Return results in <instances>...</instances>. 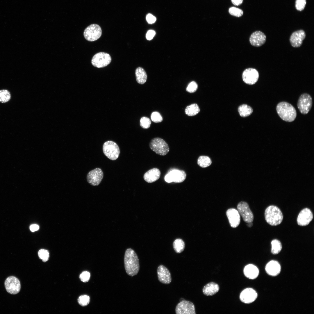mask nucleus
<instances>
[{"label":"nucleus","mask_w":314,"mask_h":314,"mask_svg":"<svg viewBox=\"0 0 314 314\" xmlns=\"http://www.w3.org/2000/svg\"><path fill=\"white\" fill-rule=\"evenodd\" d=\"M306 36V33L303 30H299L293 32L290 38L291 45L294 47H299L301 45Z\"/></svg>","instance_id":"obj_17"},{"label":"nucleus","mask_w":314,"mask_h":314,"mask_svg":"<svg viewBox=\"0 0 314 314\" xmlns=\"http://www.w3.org/2000/svg\"><path fill=\"white\" fill-rule=\"evenodd\" d=\"M266 39V35L263 32L260 31H256L251 35L249 40L252 45L259 47L265 43Z\"/></svg>","instance_id":"obj_19"},{"label":"nucleus","mask_w":314,"mask_h":314,"mask_svg":"<svg viewBox=\"0 0 314 314\" xmlns=\"http://www.w3.org/2000/svg\"><path fill=\"white\" fill-rule=\"evenodd\" d=\"M90 276V274L89 272L87 271H84L79 276V278L82 281L86 282L89 281Z\"/></svg>","instance_id":"obj_39"},{"label":"nucleus","mask_w":314,"mask_h":314,"mask_svg":"<svg viewBox=\"0 0 314 314\" xmlns=\"http://www.w3.org/2000/svg\"><path fill=\"white\" fill-rule=\"evenodd\" d=\"M237 209L244 222L247 223L253 222L254 215L247 202L242 201L239 202L237 206Z\"/></svg>","instance_id":"obj_11"},{"label":"nucleus","mask_w":314,"mask_h":314,"mask_svg":"<svg viewBox=\"0 0 314 314\" xmlns=\"http://www.w3.org/2000/svg\"><path fill=\"white\" fill-rule=\"evenodd\" d=\"M197 88L198 85L197 83L194 81H192L188 84L186 90L188 92L192 93L195 92Z\"/></svg>","instance_id":"obj_38"},{"label":"nucleus","mask_w":314,"mask_h":314,"mask_svg":"<svg viewBox=\"0 0 314 314\" xmlns=\"http://www.w3.org/2000/svg\"><path fill=\"white\" fill-rule=\"evenodd\" d=\"M312 104V100L311 96L308 94L304 93L299 97L297 106L301 113L306 114L311 110Z\"/></svg>","instance_id":"obj_9"},{"label":"nucleus","mask_w":314,"mask_h":314,"mask_svg":"<svg viewBox=\"0 0 314 314\" xmlns=\"http://www.w3.org/2000/svg\"><path fill=\"white\" fill-rule=\"evenodd\" d=\"M313 217L311 210L308 208L303 209L299 213L297 219V224L300 226H306L308 225L312 220Z\"/></svg>","instance_id":"obj_15"},{"label":"nucleus","mask_w":314,"mask_h":314,"mask_svg":"<svg viewBox=\"0 0 314 314\" xmlns=\"http://www.w3.org/2000/svg\"><path fill=\"white\" fill-rule=\"evenodd\" d=\"M219 290L218 285L213 282H211L206 284L203 289V292L207 296H212L218 292Z\"/></svg>","instance_id":"obj_24"},{"label":"nucleus","mask_w":314,"mask_h":314,"mask_svg":"<svg viewBox=\"0 0 314 314\" xmlns=\"http://www.w3.org/2000/svg\"><path fill=\"white\" fill-rule=\"evenodd\" d=\"M90 301V297L87 295H81L78 299V303L82 306H87L89 304Z\"/></svg>","instance_id":"obj_33"},{"label":"nucleus","mask_w":314,"mask_h":314,"mask_svg":"<svg viewBox=\"0 0 314 314\" xmlns=\"http://www.w3.org/2000/svg\"><path fill=\"white\" fill-rule=\"evenodd\" d=\"M306 0H296L295 7L296 9L301 11L304 8L306 4Z\"/></svg>","instance_id":"obj_37"},{"label":"nucleus","mask_w":314,"mask_h":314,"mask_svg":"<svg viewBox=\"0 0 314 314\" xmlns=\"http://www.w3.org/2000/svg\"><path fill=\"white\" fill-rule=\"evenodd\" d=\"M158 277L159 281L164 284H168L171 282V274L167 268L163 265H160L157 270Z\"/></svg>","instance_id":"obj_18"},{"label":"nucleus","mask_w":314,"mask_h":314,"mask_svg":"<svg viewBox=\"0 0 314 314\" xmlns=\"http://www.w3.org/2000/svg\"><path fill=\"white\" fill-rule=\"evenodd\" d=\"M39 228L38 225L36 224H33L31 225L30 227V230L33 232L38 230Z\"/></svg>","instance_id":"obj_42"},{"label":"nucleus","mask_w":314,"mask_h":314,"mask_svg":"<svg viewBox=\"0 0 314 314\" xmlns=\"http://www.w3.org/2000/svg\"><path fill=\"white\" fill-rule=\"evenodd\" d=\"M238 110L240 115L242 117L249 116L253 112V109L251 107L245 104L240 106Z\"/></svg>","instance_id":"obj_26"},{"label":"nucleus","mask_w":314,"mask_h":314,"mask_svg":"<svg viewBox=\"0 0 314 314\" xmlns=\"http://www.w3.org/2000/svg\"><path fill=\"white\" fill-rule=\"evenodd\" d=\"M102 30L98 24H93L88 26L85 29L83 35L88 41L92 42L97 40L101 36Z\"/></svg>","instance_id":"obj_6"},{"label":"nucleus","mask_w":314,"mask_h":314,"mask_svg":"<svg viewBox=\"0 0 314 314\" xmlns=\"http://www.w3.org/2000/svg\"><path fill=\"white\" fill-rule=\"evenodd\" d=\"M4 285L6 290L10 294H16L20 291V282L18 278L14 276L8 277L5 281Z\"/></svg>","instance_id":"obj_10"},{"label":"nucleus","mask_w":314,"mask_h":314,"mask_svg":"<svg viewBox=\"0 0 314 314\" xmlns=\"http://www.w3.org/2000/svg\"><path fill=\"white\" fill-rule=\"evenodd\" d=\"M265 270L269 275L273 276H276L279 274L281 271V266L277 261L272 260L266 264Z\"/></svg>","instance_id":"obj_21"},{"label":"nucleus","mask_w":314,"mask_h":314,"mask_svg":"<svg viewBox=\"0 0 314 314\" xmlns=\"http://www.w3.org/2000/svg\"><path fill=\"white\" fill-rule=\"evenodd\" d=\"M232 3L234 5L238 6L243 2V0H231Z\"/></svg>","instance_id":"obj_43"},{"label":"nucleus","mask_w":314,"mask_h":314,"mask_svg":"<svg viewBox=\"0 0 314 314\" xmlns=\"http://www.w3.org/2000/svg\"><path fill=\"white\" fill-rule=\"evenodd\" d=\"M173 246L175 251L177 253H180L184 250L185 243L181 239L177 238L174 241Z\"/></svg>","instance_id":"obj_28"},{"label":"nucleus","mask_w":314,"mask_h":314,"mask_svg":"<svg viewBox=\"0 0 314 314\" xmlns=\"http://www.w3.org/2000/svg\"><path fill=\"white\" fill-rule=\"evenodd\" d=\"M226 213L231 226L233 228L238 226L240 222V216L238 210L231 208L227 210Z\"/></svg>","instance_id":"obj_20"},{"label":"nucleus","mask_w":314,"mask_h":314,"mask_svg":"<svg viewBox=\"0 0 314 314\" xmlns=\"http://www.w3.org/2000/svg\"><path fill=\"white\" fill-rule=\"evenodd\" d=\"M156 32L154 30H149L146 34V38L148 40H151L153 38Z\"/></svg>","instance_id":"obj_41"},{"label":"nucleus","mask_w":314,"mask_h":314,"mask_svg":"<svg viewBox=\"0 0 314 314\" xmlns=\"http://www.w3.org/2000/svg\"><path fill=\"white\" fill-rule=\"evenodd\" d=\"M265 217L268 224L271 226H276L279 225L282 222L283 215L278 207L274 205H270L265 209Z\"/></svg>","instance_id":"obj_3"},{"label":"nucleus","mask_w":314,"mask_h":314,"mask_svg":"<svg viewBox=\"0 0 314 314\" xmlns=\"http://www.w3.org/2000/svg\"><path fill=\"white\" fill-rule=\"evenodd\" d=\"M112 59L108 53L100 52L97 53L93 57L91 63L92 65L97 68H102L107 66L111 61Z\"/></svg>","instance_id":"obj_7"},{"label":"nucleus","mask_w":314,"mask_h":314,"mask_svg":"<svg viewBox=\"0 0 314 314\" xmlns=\"http://www.w3.org/2000/svg\"><path fill=\"white\" fill-rule=\"evenodd\" d=\"M257 296V293L255 290L251 288H248L241 292L240 298L242 302L249 304L254 301Z\"/></svg>","instance_id":"obj_16"},{"label":"nucleus","mask_w":314,"mask_h":314,"mask_svg":"<svg viewBox=\"0 0 314 314\" xmlns=\"http://www.w3.org/2000/svg\"><path fill=\"white\" fill-rule=\"evenodd\" d=\"M276 110L279 117L284 121L292 122L296 118L297 112L295 108L287 102L283 101L278 103Z\"/></svg>","instance_id":"obj_2"},{"label":"nucleus","mask_w":314,"mask_h":314,"mask_svg":"<svg viewBox=\"0 0 314 314\" xmlns=\"http://www.w3.org/2000/svg\"><path fill=\"white\" fill-rule=\"evenodd\" d=\"M186 176V174L184 171L174 169L170 170L165 176L164 179L165 181L168 183H181L185 180Z\"/></svg>","instance_id":"obj_8"},{"label":"nucleus","mask_w":314,"mask_h":314,"mask_svg":"<svg viewBox=\"0 0 314 314\" xmlns=\"http://www.w3.org/2000/svg\"><path fill=\"white\" fill-rule=\"evenodd\" d=\"M197 164L202 168L206 167L209 166L212 163L210 158L208 156H201L198 158Z\"/></svg>","instance_id":"obj_29"},{"label":"nucleus","mask_w":314,"mask_h":314,"mask_svg":"<svg viewBox=\"0 0 314 314\" xmlns=\"http://www.w3.org/2000/svg\"><path fill=\"white\" fill-rule=\"evenodd\" d=\"M11 98L10 92L6 90H0V102L5 103L8 101Z\"/></svg>","instance_id":"obj_31"},{"label":"nucleus","mask_w":314,"mask_h":314,"mask_svg":"<svg viewBox=\"0 0 314 314\" xmlns=\"http://www.w3.org/2000/svg\"><path fill=\"white\" fill-rule=\"evenodd\" d=\"M244 273L247 278L251 279L256 278L258 275L259 271L255 265L249 264L246 265L243 270Z\"/></svg>","instance_id":"obj_23"},{"label":"nucleus","mask_w":314,"mask_h":314,"mask_svg":"<svg viewBox=\"0 0 314 314\" xmlns=\"http://www.w3.org/2000/svg\"><path fill=\"white\" fill-rule=\"evenodd\" d=\"M136 80L139 84H142L145 83L147 79V75L144 69L142 67L137 68L135 71Z\"/></svg>","instance_id":"obj_25"},{"label":"nucleus","mask_w":314,"mask_h":314,"mask_svg":"<svg viewBox=\"0 0 314 314\" xmlns=\"http://www.w3.org/2000/svg\"><path fill=\"white\" fill-rule=\"evenodd\" d=\"M150 149L156 154L165 156L169 152V147L166 142L159 138H154L151 140L149 143Z\"/></svg>","instance_id":"obj_4"},{"label":"nucleus","mask_w":314,"mask_h":314,"mask_svg":"<svg viewBox=\"0 0 314 314\" xmlns=\"http://www.w3.org/2000/svg\"><path fill=\"white\" fill-rule=\"evenodd\" d=\"M200 109L196 104H193L187 106L185 110L186 115L189 116H194L198 114Z\"/></svg>","instance_id":"obj_27"},{"label":"nucleus","mask_w":314,"mask_h":314,"mask_svg":"<svg viewBox=\"0 0 314 314\" xmlns=\"http://www.w3.org/2000/svg\"><path fill=\"white\" fill-rule=\"evenodd\" d=\"M146 19L149 23L152 24L155 22L156 18L151 14H148L146 16Z\"/></svg>","instance_id":"obj_40"},{"label":"nucleus","mask_w":314,"mask_h":314,"mask_svg":"<svg viewBox=\"0 0 314 314\" xmlns=\"http://www.w3.org/2000/svg\"><path fill=\"white\" fill-rule=\"evenodd\" d=\"M103 176L104 174L101 169L97 168L88 173L87 176V180L91 185L97 186L101 182Z\"/></svg>","instance_id":"obj_13"},{"label":"nucleus","mask_w":314,"mask_h":314,"mask_svg":"<svg viewBox=\"0 0 314 314\" xmlns=\"http://www.w3.org/2000/svg\"><path fill=\"white\" fill-rule=\"evenodd\" d=\"M151 120L155 123L160 122L163 121V118L160 114L158 112L155 111L152 112L151 115Z\"/></svg>","instance_id":"obj_36"},{"label":"nucleus","mask_w":314,"mask_h":314,"mask_svg":"<svg viewBox=\"0 0 314 314\" xmlns=\"http://www.w3.org/2000/svg\"><path fill=\"white\" fill-rule=\"evenodd\" d=\"M104 154L112 160L117 159L120 154V149L117 144L115 142L108 141L105 142L103 147Z\"/></svg>","instance_id":"obj_5"},{"label":"nucleus","mask_w":314,"mask_h":314,"mask_svg":"<svg viewBox=\"0 0 314 314\" xmlns=\"http://www.w3.org/2000/svg\"><path fill=\"white\" fill-rule=\"evenodd\" d=\"M140 125L143 129L149 128L151 123L150 119L145 117H142L140 119Z\"/></svg>","instance_id":"obj_35"},{"label":"nucleus","mask_w":314,"mask_h":314,"mask_svg":"<svg viewBox=\"0 0 314 314\" xmlns=\"http://www.w3.org/2000/svg\"><path fill=\"white\" fill-rule=\"evenodd\" d=\"M229 12L231 15L239 17L242 15L243 12L242 10L235 7H231L229 9Z\"/></svg>","instance_id":"obj_32"},{"label":"nucleus","mask_w":314,"mask_h":314,"mask_svg":"<svg viewBox=\"0 0 314 314\" xmlns=\"http://www.w3.org/2000/svg\"><path fill=\"white\" fill-rule=\"evenodd\" d=\"M176 314H195V306L193 303L184 299L182 300L176 305L175 308Z\"/></svg>","instance_id":"obj_12"},{"label":"nucleus","mask_w":314,"mask_h":314,"mask_svg":"<svg viewBox=\"0 0 314 314\" xmlns=\"http://www.w3.org/2000/svg\"><path fill=\"white\" fill-rule=\"evenodd\" d=\"M259 73L255 69L248 68L245 69L242 74V78L246 83L252 85L258 81Z\"/></svg>","instance_id":"obj_14"},{"label":"nucleus","mask_w":314,"mask_h":314,"mask_svg":"<svg viewBox=\"0 0 314 314\" xmlns=\"http://www.w3.org/2000/svg\"><path fill=\"white\" fill-rule=\"evenodd\" d=\"M160 172L157 168H153L146 172L144 174V180L148 183H152L158 180L160 176Z\"/></svg>","instance_id":"obj_22"},{"label":"nucleus","mask_w":314,"mask_h":314,"mask_svg":"<svg viewBox=\"0 0 314 314\" xmlns=\"http://www.w3.org/2000/svg\"><path fill=\"white\" fill-rule=\"evenodd\" d=\"M271 252L273 254H277L281 251L282 247L281 242L277 239H274L271 242Z\"/></svg>","instance_id":"obj_30"},{"label":"nucleus","mask_w":314,"mask_h":314,"mask_svg":"<svg viewBox=\"0 0 314 314\" xmlns=\"http://www.w3.org/2000/svg\"><path fill=\"white\" fill-rule=\"evenodd\" d=\"M124 265L126 272L129 275L133 276L138 273L140 269L138 258L134 250L131 248L126 250Z\"/></svg>","instance_id":"obj_1"},{"label":"nucleus","mask_w":314,"mask_h":314,"mask_svg":"<svg viewBox=\"0 0 314 314\" xmlns=\"http://www.w3.org/2000/svg\"><path fill=\"white\" fill-rule=\"evenodd\" d=\"M38 256L44 262L47 261L49 258V253L48 251L46 249H42L38 252Z\"/></svg>","instance_id":"obj_34"},{"label":"nucleus","mask_w":314,"mask_h":314,"mask_svg":"<svg viewBox=\"0 0 314 314\" xmlns=\"http://www.w3.org/2000/svg\"><path fill=\"white\" fill-rule=\"evenodd\" d=\"M247 223L248 224H247V225L249 227H251L252 226L253 224L252 222H251Z\"/></svg>","instance_id":"obj_44"}]
</instances>
